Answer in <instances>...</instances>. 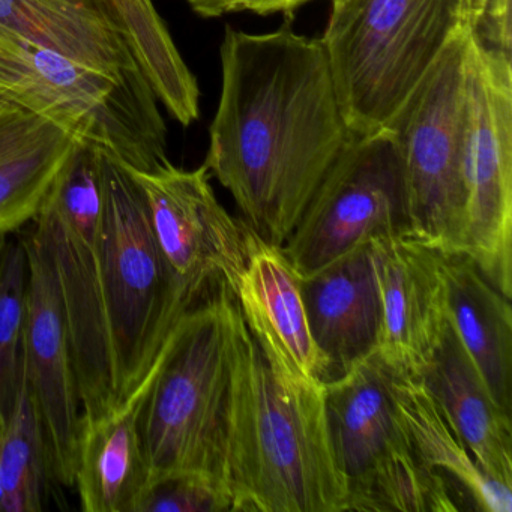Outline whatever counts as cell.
I'll return each mask as SVG.
<instances>
[{
	"label": "cell",
	"instance_id": "1",
	"mask_svg": "<svg viewBox=\"0 0 512 512\" xmlns=\"http://www.w3.org/2000/svg\"><path fill=\"white\" fill-rule=\"evenodd\" d=\"M293 22L268 34L224 29L203 163L248 227L280 247L353 136L322 41L298 34Z\"/></svg>",
	"mask_w": 512,
	"mask_h": 512
},
{
	"label": "cell",
	"instance_id": "2",
	"mask_svg": "<svg viewBox=\"0 0 512 512\" xmlns=\"http://www.w3.org/2000/svg\"><path fill=\"white\" fill-rule=\"evenodd\" d=\"M224 484L233 512H344L322 388L281 379L241 313L233 349Z\"/></svg>",
	"mask_w": 512,
	"mask_h": 512
},
{
	"label": "cell",
	"instance_id": "3",
	"mask_svg": "<svg viewBox=\"0 0 512 512\" xmlns=\"http://www.w3.org/2000/svg\"><path fill=\"white\" fill-rule=\"evenodd\" d=\"M238 320L235 295L221 293L187 311L170 332L146 379L140 409L151 484L190 475L226 487L224 455Z\"/></svg>",
	"mask_w": 512,
	"mask_h": 512
},
{
	"label": "cell",
	"instance_id": "4",
	"mask_svg": "<svg viewBox=\"0 0 512 512\" xmlns=\"http://www.w3.org/2000/svg\"><path fill=\"white\" fill-rule=\"evenodd\" d=\"M463 26L464 0H331L320 41L350 133L388 127Z\"/></svg>",
	"mask_w": 512,
	"mask_h": 512
},
{
	"label": "cell",
	"instance_id": "5",
	"mask_svg": "<svg viewBox=\"0 0 512 512\" xmlns=\"http://www.w3.org/2000/svg\"><path fill=\"white\" fill-rule=\"evenodd\" d=\"M0 100L22 107L125 167L172 163L167 127L145 77L116 79L0 28Z\"/></svg>",
	"mask_w": 512,
	"mask_h": 512
},
{
	"label": "cell",
	"instance_id": "6",
	"mask_svg": "<svg viewBox=\"0 0 512 512\" xmlns=\"http://www.w3.org/2000/svg\"><path fill=\"white\" fill-rule=\"evenodd\" d=\"M101 185V296L119 406L154 368L187 311L155 241L133 173L98 149Z\"/></svg>",
	"mask_w": 512,
	"mask_h": 512
},
{
	"label": "cell",
	"instance_id": "7",
	"mask_svg": "<svg viewBox=\"0 0 512 512\" xmlns=\"http://www.w3.org/2000/svg\"><path fill=\"white\" fill-rule=\"evenodd\" d=\"M55 266L67 316L82 416L118 409L101 296L98 149L79 142L29 224Z\"/></svg>",
	"mask_w": 512,
	"mask_h": 512
},
{
	"label": "cell",
	"instance_id": "8",
	"mask_svg": "<svg viewBox=\"0 0 512 512\" xmlns=\"http://www.w3.org/2000/svg\"><path fill=\"white\" fill-rule=\"evenodd\" d=\"M323 400L346 511L461 512L449 485L416 455L374 356L325 383Z\"/></svg>",
	"mask_w": 512,
	"mask_h": 512
},
{
	"label": "cell",
	"instance_id": "9",
	"mask_svg": "<svg viewBox=\"0 0 512 512\" xmlns=\"http://www.w3.org/2000/svg\"><path fill=\"white\" fill-rule=\"evenodd\" d=\"M467 40L463 26L386 127L403 163L409 235L442 254L463 253Z\"/></svg>",
	"mask_w": 512,
	"mask_h": 512
},
{
	"label": "cell",
	"instance_id": "10",
	"mask_svg": "<svg viewBox=\"0 0 512 512\" xmlns=\"http://www.w3.org/2000/svg\"><path fill=\"white\" fill-rule=\"evenodd\" d=\"M464 184L463 254L511 299V53L487 46L470 29L466 53Z\"/></svg>",
	"mask_w": 512,
	"mask_h": 512
},
{
	"label": "cell",
	"instance_id": "11",
	"mask_svg": "<svg viewBox=\"0 0 512 512\" xmlns=\"http://www.w3.org/2000/svg\"><path fill=\"white\" fill-rule=\"evenodd\" d=\"M403 163L388 128L352 136L320 182L283 251L299 277L368 239L409 235Z\"/></svg>",
	"mask_w": 512,
	"mask_h": 512
},
{
	"label": "cell",
	"instance_id": "12",
	"mask_svg": "<svg viewBox=\"0 0 512 512\" xmlns=\"http://www.w3.org/2000/svg\"><path fill=\"white\" fill-rule=\"evenodd\" d=\"M133 173L173 289L185 311L221 295H236L259 236L215 196L205 166L166 164Z\"/></svg>",
	"mask_w": 512,
	"mask_h": 512
},
{
	"label": "cell",
	"instance_id": "13",
	"mask_svg": "<svg viewBox=\"0 0 512 512\" xmlns=\"http://www.w3.org/2000/svg\"><path fill=\"white\" fill-rule=\"evenodd\" d=\"M20 233L29 259L23 373L43 428L53 481L73 487L82 403L67 316L46 245L29 226Z\"/></svg>",
	"mask_w": 512,
	"mask_h": 512
},
{
	"label": "cell",
	"instance_id": "14",
	"mask_svg": "<svg viewBox=\"0 0 512 512\" xmlns=\"http://www.w3.org/2000/svg\"><path fill=\"white\" fill-rule=\"evenodd\" d=\"M380 296L374 358L392 376L421 377L449 326L443 254L412 236L371 239Z\"/></svg>",
	"mask_w": 512,
	"mask_h": 512
},
{
	"label": "cell",
	"instance_id": "15",
	"mask_svg": "<svg viewBox=\"0 0 512 512\" xmlns=\"http://www.w3.org/2000/svg\"><path fill=\"white\" fill-rule=\"evenodd\" d=\"M301 278L311 337L325 364V383L376 353L380 296L371 239Z\"/></svg>",
	"mask_w": 512,
	"mask_h": 512
},
{
	"label": "cell",
	"instance_id": "16",
	"mask_svg": "<svg viewBox=\"0 0 512 512\" xmlns=\"http://www.w3.org/2000/svg\"><path fill=\"white\" fill-rule=\"evenodd\" d=\"M235 298L272 370L293 385L322 388L325 364L311 337L301 278L280 245L259 238Z\"/></svg>",
	"mask_w": 512,
	"mask_h": 512
},
{
	"label": "cell",
	"instance_id": "17",
	"mask_svg": "<svg viewBox=\"0 0 512 512\" xmlns=\"http://www.w3.org/2000/svg\"><path fill=\"white\" fill-rule=\"evenodd\" d=\"M145 386L113 412L80 418L73 487L85 512H139L151 485L140 428Z\"/></svg>",
	"mask_w": 512,
	"mask_h": 512
},
{
	"label": "cell",
	"instance_id": "18",
	"mask_svg": "<svg viewBox=\"0 0 512 512\" xmlns=\"http://www.w3.org/2000/svg\"><path fill=\"white\" fill-rule=\"evenodd\" d=\"M0 28L116 79L143 76L107 0H0Z\"/></svg>",
	"mask_w": 512,
	"mask_h": 512
},
{
	"label": "cell",
	"instance_id": "19",
	"mask_svg": "<svg viewBox=\"0 0 512 512\" xmlns=\"http://www.w3.org/2000/svg\"><path fill=\"white\" fill-rule=\"evenodd\" d=\"M385 376L416 455L449 485L461 511L511 512L512 487L479 466L421 377L392 376L388 371Z\"/></svg>",
	"mask_w": 512,
	"mask_h": 512
},
{
	"label": "cell",
	"instance_id": "20",
	"mask_svg": "<svg viewBox=\"0 0 512 512\" xmlns=\"http://www.w3.org/2000/svg\"><path fill=\"white\" fill-rule=\"evenodd\" d=\"M421 379L479 466L512 487V415L496 403L451 325Z\"/></svg>",
	"mask_w": 512,
	"mask_h": 512
},
{
	"label": "cell",
	"instance_id": "21",
	"mask_svg": "<svg viewBox=\"0 0 512 512\" xmlns=\"http://www.w3.org/2000/svg\"><path fill=\"white\" fill-rule=\"evenodd\" d=\"M77 143L58 125L0 100V235L35 220Z\"/></svg>",
	"mask_w": 512,
	"mask_h": 512
},
{
	"label": "cell",
	"instance_id": "22",
	"mask_svg": "<svg viewBox=\"0 0 512 512\" xmlns=\"http://www.w3.org/2000/svg\"><path fill=\"white\" fill-rule=\"evenodd\" d=\"M449 325L496 403L512 415L511 299L463 253L443 254Z\"/></svg>",
	"mask_w": 512,
	"mask_h": 512
},
{
	"label": "cell",
	"instance_id": "23",
	"mask_svg": "<svg viewBox=\"0 0 512 512\" xmlns=\"http://www.w3.org/2000/svg\"><path fill=\"white\" fill-rule=\"evenodd\" d=\"M140 73L182 127L200 118V89L152 0H107Z\"/></svg>",
	"mask_w": 512,
	"mask_h": 512
},
{
	"label": "cell",
	"instance_id": "24",
	"mask_svg": "<svg viewBox=\"0 0 512 512\" xmlns=\"http://www.w3.org/2000/svg\"><path fill=\"white\" fill-rule=\"evenodd\" d=\"M53 481L43 428L32 403L25 373L13 409L5 416L0 446V512H40Z\"/></svg>",
	"mask_w": 512,
	"mask_h": 512
},
{
	"label": "cell",
	"instance_id": "25",
	"mask_svg": "<svg viewBox=\"0 0 512 512\" xmlns=\"http://www.w3.org/2000/svg\"><path fill=\"white\" fill-rule=\"evenodd\" d=\"M29 259L22 233L8 236L0 262V413L13 409L23 379Z\"/></svg>",
	"mask_w": 512,
	"mask_h": 512
},
{
	"label": "cell",
	"instance_id": "26",
	"mask_svg": "<svg viewBox=\"0 0 512 512\" xmlns=\"http://www.w3.org/2000/svg\"><path fill=\"white\" fill-rule=\"evenodd\" d=\"M139 512H233V503L220 482L202 476H169L152 482Z\"/></svg>",
	"mask_w": 512,
	"mask_h": 512
},
{
	"label": "cell",
	"instance_id": "27",
	"mask_svg": "<svg viewBox=\"0 0 512 512\" xmlns=\"http://www.w3.org/2000/svg\"><path fill=\"white\" fill-rule=\"evenodd\" d=\"M464 25L487 46L511 53V0H464Z\"/></svg>",
	"mask_w": 512,
	"mask_h": 512
},
{
	"label": "cell",
	"instance_id": "28",
	"mask_svg": "<svg viewBox=\"0 0 512 512\" xmlns=\"http://www.w3.org/2000/svg\"><path fill=\"white\" fill-rule=\"evenodd\" d=\"M184 2L202 19H218L233 13H253L256 16L281 14L284 19H295L296 11L314 0H184Z\"/></svg>",
	"mask_w": 512,
	"mask_h": 512
},
{
	"label": "cell",
	"instance_id": "29",
	"mask_svg": "<svg viewBox=\"0 0 512 512\" xmlns=\"http://www.w3.org/2000/svg\"><path fill=\"white\" fill-rule=\"evenodd\" d=\"M5 431V416L0 413V446H2V437ZM0 508H2V490H0Z\"/></svg>",
	"mask_w": 512,
	"mask_h": 512
},
{
	"label": "cell",
	"instance_id": "30",
	"mask_svg": "<svg viewBox=\"0 0 512 512\" xmlns=\"http://www.w3.org/2000/svg\"><path fill=\"white\" fill-rule=\"evenodd\" d=\"M13 235V233H11ZM8 236L10 235H0V262H2V257H4L5 247H7Z\"/></svg>",
	"mask_w": 512,
	"mask_h": 512
}]
</instances>
